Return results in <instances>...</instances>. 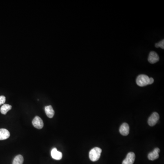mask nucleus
I'll return each instance as SVG.
<instances>
[{
  "mask_svg": "<svg viewBox=\"0 0 164 164\" xmlns=\"http://www.w3.org/2000/svg\"><path fill=\"white\" fill-rule=\"evenodd\" d=\"M24 159L23 156L21 155H17L13 160L12 164H23Z\"/></svg>",
  "mask_w": 164,
  "mask_h": 164,
  "instance_id": "ddd939ff",
  "label": "nucleus"
},
{
  "mask_svg": "<svg viewBox=\"0 0 164 164\" xmlns=\"http://www.w3.org/2000/svg\"><path fill=\"white\" fill-rule=\"evenodd\" d=\"M102 150L98 147H95L90 151L89 157L91 161H97L100 159L101 154Z\"/></svg>",
  "mask_w": 164,
  "mask_h": 164,
  "instance_id": "f257e3e1",
  "label": "nucleus"
},
{
  "mask_svg": "<svg viewBox=\"0 0 164 164\" xmlns=\"http://www.w3.org/2000/svg\"><path fill=\"white\" fill-rule=\"evenodd\" d=\"M12 108V106L8 104H4L2 105V106L0 108V112L2 114H6L7 112L10 111Z\"/></svg>",
  "mask_w": 164,
  "mask_h": 164,
  "instance_id": "f8f14e48",
  "label": "nucleus"
},
{
  "mask_svg": "<svg viewBox=\"0 0 164 164\" xmlns=\"http://www.w3.org/2000/svg\"><path fill=\"white\" fill-rule=\"evenodd\" d=\"M135 155L133 152H129L122 162V164H133L135 160Z\"/></svg>",
  "mask_w": 164,
  "mask_h": 164,
  "instance_id": "39448f33",
  "label": "nucleus"
},
{
  "mask_svg": "<svg viewBox=\"0 0 164 164\" xmlns=\"http://www.w3.org/2000/svg\"><path fill=\"white\" fill-rule=\"evenodd\" d=\"M45 111L47 116L49 118H52L54 115V111L51 105L45 107Z\"/></svg>",
  "mask_w": 164,
  "mask_h": 164,
  "instance_id": "9b49d317",
  "label": "nucleus"
},
{
  "mask_svg": "<svg viewBox=\"0 0 164 164\" xmlns=\"http://www.w3.org/2000/svg\"><path fill=\"white\" fill-rule=\"evenodd\" d=\"M155 46L156 48H159V47H160L161 48L164 49V40H162V41H160L159 43H157L155 44Z\"/></svg>",
  "mask_w": 164,
  "mask_h": 164,
  "instance_id": "4468645a",
  "label": "nucleus"
},
{
  "mask_svg": "<svg viewBox=\"0 0 164 164\" xmlns=\"http://www.w3.org/2000/svg\"><path fill=\"white\" fill-rule=\"evenodd\" d=\"M6 102V97L4 96H0V105H4Z\"/></svg>",
  "mask_w": 164,
  "mask_h": 164,
  "instance_id": "2eb2a0df",
  "label": "nucleus"
},
{
  "mask_svg": "<svg viewBox=\"0 0 164 164\" xmlns=\"http://www.w3.org/2000/svg\"><path fill=\"white\" fill-rule=\"evenodd\" d=\"M129 132V127L127 123H124L123 124L120 128H119V132L124 136H127L128 135Z\"/></svg>",
  "mask_w": 164,
  "mask_h": 164,
  "instance_id": "0eeeda50",
  "label": "nucleus"
},
{
  "mask_svg": "<svg viewBox=\"0 0 164 164\" xmlns=\"http://www.w3.org/2000/svg\"><path fill=\"white\" fill-rule=\"evenodd\" d=\"M160 150L158 148L155 149L152 152H150L148 155V158L150 160H154L159 157V153Z\"/></svg>",
  "mask_w": 164,
  "mask_h": 164,
  "instance_id": "6e6552de",
  "label": "nucleus"
},
{
  "mask_svg": "<svg viewBox=\"0 0 164 164\" xmlns=\"http://www.w3.org/2000/svg\"><path fill=\"white\" fill-rule=\"evenodd\" d=\"M51 156L53 159L60 160L63 157V154L61 152L58 151L56 148H54L51 151Z\"/></svg>",
  "mask_w": 164,
  "mask_h": 164,
  "instance_id": "1a4fd4ad",
  "label": "nucleus"
},
{
  "mask_svg": "<svg viewBox=\"0 0 164 164\" xmlns=\"http://www.w3.org/2000/svg\"><path fill=\"white\" fill-rule=\"evenodd\" d=\"M32 124L33 126L38 129H41L43 127L44 124L43 120L41 118L38 116L35 117L34 119H33Z\"/></svg>",
  "mask_w": 164,
  "mask_h": 164,
  "instance_id": "20e7f679",
  "label": "nucleus"
},
{
  "mask_svg": "<svg viewBox=\"0 0 164 164\" xmlns=\"http://www.w3.org/2000/svg\"><path fill=\"white\" fill-rule=\"evenodd\" d=\"M10 134L9 131L5 129H0V140H5L10 137Z\"/></svg>",
  "mask_w": 164,
  "mask_h": 164,
  "instance_id": "9d476101",
  "label": "nucleus"
},
{
  "mask_svg": "<svg viewBox=\"0 0 164 164\" xmlns=\"http://www.w3.org/2000/svg\"><path fill=\"white\" fill-rule=\"evenodd\" d=\"M136 82L137 85L139 86H145L150 85V78L146 75H139L136 79Z\"/></svg>",
  "mask_w": 164,
  "mask_h": 164,
  "instance_id": "f03ea898",
  "label": "nucleus"
},
{
  "mask_svg": "<svg viewBox=\"0 0 164 164\" xmlns=\"http://www.w3.org/2000/svg\"><path fill=\"white\" fill-rule=\"evenodd\" d=\"M154 80L153 78H150V85H151V84H153L154 83Z\"/></svg>",
  "mask_w": 164,
  "mask_h": 164,
  "instance_id": "dca6fc26",
  "label": "nucleus"
},
{
  "mask_svg": "<svg viewBox=\"0 0 164 164\" xmlns=\"http://www.w3.org/2000/svg\"><path fill=\"white\" fill-rule=\"evenodd\" d=\"M159 115L157 113H153L149 118L148 121L149 125L150 126H154L157 123L159 119Z\"/></svg>",
  "mask_w": 164,
  "mask_h": 164,
  "instance_id": "7ed1b4c3",
  "label": "nucleus"
},
{
  "mask_svg": "<svg viewBox=\"0 0 164 164\" xmlns=\"http://www.w3.org/2000/svg\"><path fill=\"white\" fill-rule=\"evenodd\" d=\"M148 60L150 64H155L159 60V57L158 56L157 53L152 51L150 53Z\"/></svg>",
  "mask_w": 164,
  "mask_h": 164,
  "instance_id": "423d86ee",
  "label": "nucleus"
}]
</instances>
